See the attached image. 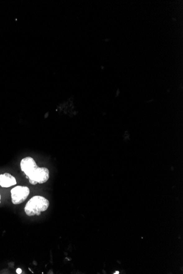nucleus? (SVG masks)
I'll use <instances>...</instances> for the list:
<instances>
[{
	"instance_id": "nucleus-5",
	"label": "nucleus",
	"mask_w": 183,
	"mask_h": 274,
	"mask_svg": "<svg viewBox=\"0 0 183 274\" xmlns=\"http://www.w3.org/2000/svg\"><path fill=\"white\" fill-rule=\"evenodd\" d=\"M16 273L18 274H21V272H22V270H21V269H20V268H18L16 270Z\"/></svg>"
},
{
	"instance_id": "nucleus-1",
	"label": "nucleus",
	"mask_w": 183,
	"mask_h": 274,
	"mask_svg": "<svg viewBox=\"0 0 183 274\" xmlns=\"http://www.w3.org/2000/svg\"><path fill=\"white\" fill-rule=\"evenodd\" d=\"M21 168L33 185L43 184L48 180L49 171L44 167H39L33 158L27 157L21 159Z\"/></svg>"
},
{
	"instance_id": "nucleus-4",
	"label": "nucleus",
	"mask_w": 183,
	"mask_h": 274,
	"mask_svg": "<svg viewBox=\"0 0 183 274\" xmlns=\"http://www.w3.org/2000/svg\"><path fill=\"white\" fill-rule=\"evenodd\" d=\"M16 184V178L9 173L0 175V186L3 188L12 187Z\"/></svg>"
},
{
	"instance_id": "nucleus-3",
	"label": "nucleus",
	"mask_w": 183,
	"mask_h": 274,
	"mask_svg": "<svg viewBox=\"0 0 183 274\" xmlns=\"http://www.w3.org/2000/svg\"><path fill=\"white\" fill-rule=\"evenodd\" d=\"M12 202L14 205L23 203L28 198L30 194V189L26 186H18L11 191Z\"/></svg>"
},
{
	"instance_id": "nucleus-2",
	"label": "nucleus",
	"mask_w": 183,
	"mask_h": 274,
	"mask_svg": "<svg viewBox=\"0 0 183 274\" xmlns=\"http://www.w3.org/2000/svg\"><path fill=\"white\" fill-rule=\"evenodd\" d=\"M49 206V202L46 198L42 196L35 195L28 201L24 210L28 216H39L41 212L48 209Z\"/></svg>"
},
{
	"instance_id": "nucleus-6",
	"label": "nucleus",
	"mask_w": 183,
	"mask_h": 274,
	"mask_svg": "<svg viewBox=\"0 0 183 274\" xmlns=\"http://www.w3.org/2000/svg\"><path fill=\"white\" fill-rule=\"evenodd\" d=\"M1 194H0V203H1Z\"/></svg>"
}]
</instances>
